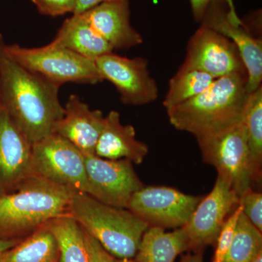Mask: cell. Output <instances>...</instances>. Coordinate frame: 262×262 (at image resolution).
Returning <instances> with one entry per match:
<instances>
[{
    "mask_svg": "<svg viewBox=\"0 0 262 262\" xmlns=\"http://www.w3.org/2000/svg\"><path fill=\"white\" fill-rule=\"evenodd\" d=\"M5 45L0 34V104L34 144L53 134L63 116L60 88L19 64Z\"/></svg>",
    "mask_w": 262,
    "mask_h": 262,
    "instance_id": "6da1fadb",
    "label": "cell"
},
{
    "mask_svg": "<svg viewBox=\"0 0 262 262\" xmlns=\"http://www.w3.org/2000/svg\"><path fill=\"white\" fill-rule=\"evenodd\" d=\"M246 74L215 79L201 94L169 111L176 129L189 133L196 140L219 134L242 121L246 91Z\"/></svg>",
    "mask_w": 262,
    "mask_h": 262,
    "instance_id": "7a4b0ae2",
    "label": "cell"
},
{
    "mask_svg": "<svg viewBox=\"0 0 262 262\" xmlns=\"http://www.w3.org/2000/svg\"><path fill=\"white\" fill-rule=\"evenodd\" d=\"M69 211L80 227L115 258L133 259L149 227L127 208L108 206L86 193H73Z\"/></svg>",
    "mask_w": 262,
    "mask_h": 262,
    "instance_id": "3957f363",
    "label": "cell"
},
{
    "mask_svg": "<svg viewBox=\"0 0 262 262\" xmlns=\"http://www.w3.org/2000/svg\"><path fill=\"white\" fill-rule=\"evenodd\" d=\"M16 192L0 196V229L29 230L65 214L73 193L70 188L29 174Z\"/></svg>",
    "mask_w": 262,
    "mask_h": 262,
    "instance_id": "277c9868",
    "label": "cell"
},
{
    "mask_svg": "<svg viewBox=\"0 0 262 262\" xmlns=\"http://www.w3.org/2000/svg\"><path fill=\"white\" fill-rule=\"evenodd\" d=\"M203 161L214 167L239 196L261 182L251 163L244 120L214 135L196 140Z\"/></svg>",
    "mask_w": 262,
    "mask_h": 262,
    "instance_id": "5b68a950",
    "label": "cell"
},
{
    "mask_svg": "<svg viewBox=\"0 0 262 262\" xmlns=\"http://www.w3.org/2000/svg\"><path fill=\"white\" fill-rule=\"evenodd\" d=\"M5 50L24 68L59 88L67 82L96 84L103 81L95 61L51 43L34 48L5 45Z\"/></svg>",
    "mask_w": 262,
    "mask_h": 262,
    "instance_id": "8992f818",
    "label": "cell"
},
{
    "mask_svg": "<svg viewBox=\"0 0 262 262\" xmlns=\"http://www.w3.org/2000/svg\"><path fill=\"white\" fill-rule=\"evenodd\" d=\"M29 174L76 192H89L84 155L55 133L32 144Z\"/></svg>",
    "mask_w": 262,
    "mask_h": 262,
    "instance_id": "52a82bcc",
    "label": "cell"
},
{
    "mask_svg": "<svg viewBox=\"0 0 262 262\" xmlns=\"http://www.w3.org/2000/svg\"><path fill=\"white\" fill-rule=\"evenodd\" d=\"M202 198L172 187L144 186L131 196L127 209L149 227L176 229L187 223Z\"/></svg>",
    "mask_w": 262,
    "mask_h": 262,
    "instance_id": "ba28073f",
    "label": "cell"
},
{
    "mask_svg": "<svg viewBox=\"0 0 262 262\" xmlns=\"http://www.w3.org/2000/svg\"><path fill=\"white\" fill-rule=\"evenodd\" d=\"M239 203L235 191L220 177H217L213 189L202 198L184 227L189 251L203 253L209 246H215L222 226Z\"/></svg>",
    "mask_w": 262,
    "mask_h": 262,
    "instance_id": "9c48e42d",
    "label": "cell"
},
{
    "mask_svg": "<svg viewBox=\"0 0 262 262\" xmlns=\"http://www.w3.org/2000/svg\"><path fill=\"white\" fill-rule=\"evenodd\" d=\"M84 162L88 194L108 206L127 208L133 194L144 187L129 160H106L89 155H84Z\"/></svg>",
    "mask_w": 262,
    "mask_h": 262,
    "instance_id": "30bf717a",
    "label": "cell"
},
{
    "mask_svg": "<svg viewBox=\"0 0 262 262\" xmlns=\"http://www.w3.org/2000/svg\"><path fill=\"white\" fill-rule=\"evenodd\" d=\"M95 63L103 80L115 86L124 104L142 106L158 99V84L150 75L145 58H128L113 52L99 57Z\"/></svg>",
    "mask_w": 262,
    "mask_h": 262,
    "instance_id": "8fae6325",
    "label": "cell"
},
{
    "mask_svg": "<svg viewBox=\"0 0 262 262\" xmlns=\"http://www.w3.org/2000/svg\"><path fill=\"white\" fill-rule=\"evenodd\" d=\"M181 67L202 71L215 79L233 74L247 75L234 43L203 25L189 39L187 56Z\"/></svg>",
    "mask_w": 262,
    "mask_h": 262,
    "instance_id": "7c38bea8",
    "label": "cell"
},
{
    "mask_svg": "<svg viewBox=\"0 0 262 262\" xmlns=\"http://www.w3.org/2000/svg\"><path fill=\"white\" fill-rule=\"evenodd\" d=\"M227 3H215L208 7L201 25L228 38L238 50L247 72L246 91L251 94L261 86L262 42L253 37L243 22L235 23L229 16Z\"/></svg>",
    "mask_w": 262,
    "mask_h": 262,
    "instance_id": "4fadbf2b",
    "label": "cell"
},
{
    "mask_svg": "<svg viewBox=\"0 0 262 262\" xmlns=\"http://www.w3.org/2000/svg\"><path fill=\"white\" fill-rule=\"evenodd\" d=\"M80 15L114 49H129L143 42L140 33L130 24L129 0L101 3Z\"/></svg>",
    "mask_w": 262,
    "mask_h": 262,
    "instance_id": "5bb4252c",
    "label": "cell"
},
{
    "mask_svg": "<svg viewBox=\"0 0 262 262\" xmlns=\"http://www.w3.org/2000/svg\"><path fill=\"white\" fill-rule=\"evenodd\" d=\"M63 110V117L55 126V134L70 141L84 155H95L104 121L102 112L91 110L77 95H71Z\"/></svg>",
    "mask_w": 262,
    "mask_h": 262,
    "instance_id": "9a60e30c",
    "label": "cell"
},
{
    "mask_svg": "<svg viewBox=\"0 0 262 262\" xmlns=\"http://www.w3.org/2000/svg\"><path fill=\"white\" fill-rule=\"evenodd\" d=\"M32 144L0 104V181L19 183L29 175Z\"/></svg>",
    "mask_w": 262,
    "mask_h": 262,
    "instance_id": "2e32d148",
    "label": "cell"
},
{
    "mask_svg": "<svg viewBox=\"0 0 262 262\" xmlns=\"http://www.w3.org/2000/svg\"><path fill=\"white\" fill-rule=\"evenodd\" d=\"M148 152L145 143L136 139L134 127L122 125L118 112L112 110L104 117L95 155L106 160H127L139 165Z\"/></svg>",
    "mask_w": 262,
    "mask_h": 262,
    "instance_id": "e0dca14e",
    "label": "cell"
},
{
    "mask_svg": "<svg viewBox=\"0 0 262 262\" xmlns=\"http://www.w3.org/2000/svg\"><path fill=\"white\" fill-rule=\"evenodd\" d=\"M51 44L67 48L93 61L114 50L80 14L66 19Z\"/></svg>",
    "mask_w": 262,
    "mask_h": 262,
    "instance_id": "ac0fdd59",
    "label": "cell"
},
{
    "mask_svg": "<svg viewBox=\"0 0 262 262\" xmlns=\"http://www.w3.org/2000/svg\"><path fill=\"white\" fill-rule=\"evenodd\" d=\"M189 251L187 234L183 227L173 232L149 227L143 234L134 262H174L178 255Z\"/></svg>",
    "mask_w": 262,
    "mask_h": 262,
    "instance_id": "d6986e66",
    "label": "cell"
},
{
    "mask_svg": "<svg viewBox=\"0 0 262 262\" xmlns=\"http://www.w3.org/2000/svg\"><path fill=\"white\" fill-rule=\"evenodd\" d=\"M46 225L58 243V262H90L83 230L70 213L57 217Z\"/></svg>",
    "mask_w": 262,
    "mask_h": 262,
    "instance_id": "ffe728a7",
    "label": "cell"
},
{
    "mask_svg": "<svg viewBox=\"0 0 262 262\" xmlns=\"http://www.w3.org/2000/svg\"><path fill=\"white\" fill-rule=\"evenodd\" d=\"M5 255L6 262H58L59 249L56 237L45 224Z\"/></svg>",
    "mask_w": 262,
    "mask_h": 262,
    "instance_id": "44dd1931",
    "label": "cell"
},
{
    "mask_svg": "<svg viewBox=\"0 0 262 262\" xmlns=\"http://www.w3.org/2000/svg\"><path fill=\"white\" fill-rule=\"evenodd\" d=\"M215 78L206 72L180 67L169 82L163 101L166 112L206 91Z\"/></svg>",
    "mask_w": 262,
    "mask_h": 262,
    "instance_id": "7402d4cb",
    "label": "cell"
},
{
    "mask_svg": "<svg viewBox=\"0 0 262 262\" xmlns=\"http://www.w3.org/2000/svg\"><path fill=\"white\" fill-rule=\"evenodd\" d=\"M243 120L246 127L248 149L255 171L261 177L262 87L246 98Z\"/></svg>",
    "mask_w": 262,
    "mask_h": 262,
    "instance_id": "603a6c76",
    "label": "cell"
},
{
    "mask_svg": "<svg viewBox=\"0 0 262 262\" xmlns=\"http://www.w3.org/2000/svg\"><path fill=\"white\" fill-rule=\"evenodd\" d=\"M262 251V232L241 213L224 262H250Z\"/></svg>",
    "mask_w": 262,
    "mask_h": 262,
    "instance_id": "cb8c5ba5",
    "label": "cell"
},
{
    "mask_svg": "<svg viewBox=\"0 0 262 262\" xmlns=\"http://www.w3.org/2000/svg\"><path fill=\"white\" fill-rule=\"evenodd\" d=\"M242 212L243 207L239 204L234 208L231 215L227 217L217 237L214 246L215 253L212 262L225 261L226 256L232 245L237 220Z\"/></svg>",
    "mask_w": 262,
    "mask_h": 262,
    "instance_id": "d4e9b609",
    "label": "cell"
},
{
    "mask_svg": "<svg viewBox=\"0 0 262 262\" xmlns=\"http://www.w3.org/2000/svg\"><path fill=\"white\" fill-rule=\"evenodd\" d=\"M243 213L258 230L262 232V194L249 189L239 196Z\"/></svg>",
    "mask_w": 262,
    "mask_h": 262,
    "instance_id": "484cf974",
    "label": "cell"
},
{
    "mask_svg": "<svg viewBox=\"0 0 262 262\" xmlns=\"http://www.w3.org/2000/svg\"><path fill=\"white\" fill-rule=\"evenodd\" d=\"M41 14L57 17L74 13L77 0H31Z\"/></svg>",
    "mask_w": 262,
    "mask_h": 262,
    "instance_id": "4316f807",
    "label": "cell"
},
{
    "mask_svg": "<svg viewBox=\"0 0 262 262\" xmlns=\"http://www.w3.org/2000/svg\"><path fill=\"white\" fill-rule=\"evenodd\" d=\"M82 230L90 262H113L114 256L108 253L92 236L83 229Z\"/></svg>",
    "mask_w": 262,
    "mask_h": 262,
    "instance_id": "83f0119b",
    "label": "cell"
},
{
    "mask_svg": "<svg viewBox=\"0 0 262 262\" xmlns=\"http://www.w3.org/2000/svg\"><path fill=\"white\" fill-rule=\"evenodd\" d=\"M189 2H190L191 8H192L193 16L196 22L201 23L203 17L206 14L208 7L215 3H227L228 5L229 13L230 16L234 18H238L236 13L232 0H189Z\"/></svg>",
    "mask_w": 262,
    "mask_h": 262,
    "instance_id": "f1b7e54d",
    "label": "cell"
},
{
    "mask_svg": "<svg viewBox=\"0 0 262 262\" xmlns=\"http://www.w3.org/2000/svg\"><path fill=\"white\" fill-rule=\"evenodd\" d=\"M110 1H113V0H77V5H76L73 14H81L96 5Z\"/></svg>",
    "mask_w": 262,
    "mask_h": 262,
    "instance_id": "f546056e",
    "label": "cell"
},
{
    "mask_svg": "<svg viewBox=\"0 0 262 262\" xmlns=\"http://www.w3.org/2000/svg\"><path fill=\"white\" fill-rule=\"evenodd\" d=\"M179 262H203V253H189L182 256Z\"/></svg>",
    "mask_w": 262,
    "mask_h": 262,
    "instance_id": "4dcf8cb0",
    "label": "cell"
},
{
    "mask_svg": "<svg viewBox=\"0 0 262 262\" xmlns=\"http://www.w3.org/2000/svg\"><path fill=\"white\" fill-rule=\"evenodd\" d=\"M15 239H0V255L11 249L18 244Z\"/></svg>",
    "mask_w": 262,
    "mask_h": 262,
    "instance_id": "1f68e13d",
    "label": "cell"
},
{
    "mask_svg": "<svg viewBox=\"0 0 262 262\" xmlns=\"http://www.w3.org/2000/svg\"><path fill=\"white\" fill-rule=\"evenodd\" d=\"M113 262H134L131 258H118L114 257Z\"/></svg>",
    "mask_w": 262,
    "mask_h": 262,
    "instance_id": "d6a6232c",
    "label": "cell"
},
{
    "mask_svg": "<svg viewBox=\"0 0 262 262\" xmlns=\"http://www.w3.org/2000/svg\"><path fill=\"white\" fill-rule=\"evenodd\" d=\"M250 262H262V251L256 255V257L253 258L252 261Z\"/></svg>",
    "mask_w": 262,
    "mask_h": 262,
    "instance_id": "836d02e7",
    "label": "cell"
},
{
    "mask_svg": "<svg viewBox=\"0 0 262 262\" xmlns=\"http://www.w3.org/2000/svg\"><path fill=\"white\" fill-rule=\"evenodd\" d=\"M5 253H3V254L0 255V262H6V260H5Z\"/></svg>",
    "mask_w": 262,
    "mask_h": 262,
    "instance_id": "e575fe53",
    "label": "cell"
}]
</instances>
